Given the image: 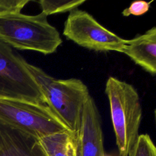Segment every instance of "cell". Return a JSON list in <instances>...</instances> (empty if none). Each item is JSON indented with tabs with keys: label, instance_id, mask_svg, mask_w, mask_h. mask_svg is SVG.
Instances as JSON below:
<instances>
[{
	"label": "cell",
	"instance_id": "277c9868",
	"mask_svg": "<svg viewBox=\"0 0 156 156\" xmlns=\"http://www.w3.org/2000/svg\"><path fill=\"white\" fill-rule=\"evenodd\" d=\"M0 122L37 139L68 130L45 104L0 98Z\"/></svg>",
	"mask_w": 156,
	"mask_h": 156
},
{
	"label": "cell",
	"instance_id": "52a82bcc",
	"mask_svg": "<svg viewBox=\"0 0 156 156\" xmlns=\"http://www.w3.org/2000/svg\"><path fill=\"white\" fill-rule=\"evenodd\" d=\"M76 138V156H105L101 116L91 96L84 105Z\"/></svg>",
	"mask_w": 156,
	"mask_h": 156
},
{
	"label": "cell",
	"instance_id": "7a4b0ae2",
	"mask_svg": "<svg viewBox=\"0 0 156 156\" xmlns=\"http://www.w3.org/2000/svg\"><path fill=\"white\" fill-rule=\"evenodd\" d=\"M110 116L119 156H129L139 136L142 107L136 90L114 77L105 83Z\"/></svg>",
	"mask_w": 156,
	"mask_h": 156
},
{
	"label": "cell",
	"instance_id": "8992f818",
	"mask_svg": "<svg viewBox=\"0 0 156 156\" xmlns=\"http://www.w3.org/2000/svg\"><path fill=\"white\" fill-rule=\"evenodd\" d=\"M63 34L77 44L96 51L123 53L127 43V40L104 27L89 13L77 9L69 12Z\"/></svg>",
	"mask_w": 156,
	"mask_h": 156
},
{
	"label": "cell",
	"instance_id": "9c48e42d",
	"mask_svg": "<svg viewBox=\"0 0 156 156\" xmlns=\"http://www.w3.org/2000/svg\"><path fill=\"white\" fill-rule=\"evenodd\" d=\"M123 53L146 71L156 74V27H153L144 34L127 40Z\"/></svg>",
	"mask_w": 156,
	"mask_h": 156
},
{
	"label": "cell",
	"instance_id": "8fae6325",
	"mask_svg": "<svg viewBox=\"0 0 156 156\" xmlns=\"http://www.w3.org/2000/svg\"><path fill=\"white\" fill-rule=\"evenodd\" d=\"M85 2V0H71V1H49L40 0L38 3L41 7V12L47 16L48 15L58 13L71 12L76 9Z\"/></svg>",
	"mask_w": 156,
	"mask_h": 156
},
{
	"label": "cell",
	"instance_id": "5b68a950",
	"mask_svg": "<svg viewBox=\"0 0 156 156\" xmlns=\"http://www.w3.org/2000/svg\"><path fill=\"white\" fill-rule=\"evenodd\" d=\"M0 98L45 104L27 62L0 40Z\"/></svg>",
	"mask_w": 156,
	"mask_h": 156
},
{
	"label": "cell",
	"instance_id": "5bb4252c",
	"mask_svg": "<svg viewBox=\"0 0 156 156\" xmlns=\"http://www.w3.org/2000/svg\"><path fill=\"white\" fill-rule=\"evenodd\" d=\"M29 0H0V13H20Z\"/></svg>",
	"mask_w": 156,
	"mask_h": 156
},
{
	"label": "cell",
	"instance_id": "7c38bea8",
	"mask_svg": "<svg viewBox=\"0 0 156 156\" xmlns=\"http://www.w3.org/2000/svg\"><path fill=\"white\" fill-rule=\"evenodd\" d=\"M129 156H156V147L147 134L140 135Z\"/></svg>",
	"mask_w": 156,
	"mask_h": 156
},
{
	"label": "cell",
	"instance_id": "3957f363",
	"mask_svg": "<svg viewBox=\"0 0 156 156\" xmlns=\"http://www.w3.org/2000/svg\"><path fill=\"white\" fill-rule=\"evenodd\" d=\"M47 17L42 12L34 15L0 13V40L17 49L54 53L62 40Z\"/></svg>",
	"mask_w": 156,
	"mask_h": 156
},
{
	"label": "cell",
	"instance_id": "30bf717a",
	"mask_svg": "<svg viewBox=\"0 0 156 156\" xmlns=\"http://www.w3.org/2000/svg\"><path fill=\"white\" fill-rule=\"evenodd\" d=\"M38 140L46 156H76V132L65 130Z\"/></svg>",
	"mask_w": 156,
	"mask_h": 156
},
{
	"label": "cell",
	"instance_id": "4fadbf2b",
	"mask_svg": "<svg viewBox=\"0 0 156 156\" xmlns=\"http://www.w3.org/2000/svg\"><path fill=\"white\" fill-rule=\"evenodd\" d=\"M152 1L146 2L145 1H135L132 2L128 8H126L122 12L124 16L130 15L140 16L148 12Z\"/></svg>",
	"mask_w": 156,
	"mask_h": 156
},
{
	"label": "cell",
	"instance_id": "9a60e30c",
	"mask_svg": "<svg viewBox=\"0 0 156 156\" xmlns=\"http://www.w3.org/2000/svg\"><path fill=\"white\" fill-rule=\"evenodd\" d=\"M105 156H112V155H106L105 154Z\"/></svg>",
	"mask_w": 156,
	"mask_h": 156
},
{
	"label": "cell",
	"instance_id": "6da1fadb",
	"mask_svg": "<svg viewBox=\"0 0 156 156\" xmlns=\"http://www.w3.org/2000/svg\"><path fill=\"white\" fill-rule=\"evenodd\" d=\"M27 67L39 87L45 104L69 130L76 132L84 105L90 96L87 85L76 78L55 79L27 62Z\"/></svg>",
	"mask_w": 156,
	"mask_h": 156
},
{
	"label": "cell",
	"instance_id": "ba28073f",
	"mask_svg": "<svg viewBox=\"0 0 156 156\" xmlns=\"http://www.w3.org/2000/svg\"><path fill=\"white\" fill-rule=\"evenodd\" d=\"M0 156H46L38 139L0 122Z\"/></svg>",
	"mask_w": 156,
	"mask_h": 156
}]
</instances>
